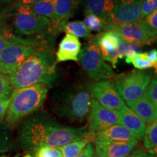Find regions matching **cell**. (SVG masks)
<instances>
[{
	"label": "cell",
	"instance_id": "obj_42",
	"mask_svg": "<svg viewBox=\"0 0 157 157\" xmlns=\"http://www.w3.org/2000/svg\"><path fill=\"white\" fill-rule=\"evenodd\" d=\"M19 156H20V154H17V155H15V156H13V157H19ZM0 157H9V156H1Z\"/></svg>",
	"mask_w": 157,
	"mask_h": 157
},
{
	"label": "cell",
	"instance_id": "obj_19",
	"mask_svg": "<svg viewBox=\"0 0 157 157\" xmlns=\"http://www.w3.org/2000/svg\"><path fill=\"white\" fill-rule=\"evenodd\" d=\"M126 105L146 123L156 120L157 109L143 95L135 101L126 102Z\"/></svg>",
	"mask_w": 157,
	"mask_h": 157
},
{
	"label": "cell",
	"instance_id": "obj_4",
	"mask_svg": "<svg viewBox=\"0 0 157 157\" xmlns=\"http://www.w3.org/2000/svg\"><path fill=\"white\" fill-rule=\"evenodd\" d=\"M48 90L49 87L44 84L13 90L4 122L11 129L16 127L24 118L36 112L42 106Z\"/></svg>",
	"mask_w": 157,
	"mask_h": 157
},
{
	"label": "cell",
	"instance_id": "obj_8",
	"mask_svg": "<svg viewBox=\"0 0 157 157\" xmlns=\"http://www.w3.org/2000/svg\"><path fill=\"white\" fill-rule=\"evenodd\" d=\"M151 79V75L144 71L133 70L128 74L118 75L111 83L124 101L138 99Z\"/></svg>",
	"mask_w": 157,
	"mask_h": 157
},
{
	"label": "cell",
	"instance_id": "obj_6",
	"mask_svg": "<svg viewBox=\"0 0 157 157\" xmlns=\"http://www.w3.org/2000/svg\"><path fill=\"white\" fill-rule=\"evenodd\" d=\"M10 21L11 32L21 36L42 34L52 28L50 19L34 15L29 5L15 7L13 5Z\"/></svg>",
	"mask_w": 157,
	"mask_h": 157
},
{
	"label": "cell",
	"instance_id": "obj_29",
	"mask_svg": "<svg viewBox=\"0 0 157 157\" xmlns=\"http://www.w3.org/2000/svg\"><path fill=\"white\" fill-rule=\"evenodd\" d=\"M13 91L9 76L0 74V101L9 100Z\"/></svg>",
	"mask_w": 157,
	"mask_h": 157
},
{
	"label": "cell",
	"instance_id": "obj_38",
	"mask_svg": "<svg viewBox=\"0 0 157 157\" xmlns=\"http://www.w3.org/2000/svg\"><path fill=\"white\" fill-rule=\"evenodd\" d=\"M9 105V100L7 101H0V121H2L5 117Z\"/></svg>",
	"mask_w": 157,
	"mask_h": 157
},
{
	"label": "cell",
	"instance_id": "obj_39",
	"mask_svg": "<svg viewBox=\"0 0 157 157\" xmlns=\"http://www.w3.org/2000/svg\"><path fill=\"white\" fill-rule=\"evenodd\" d=\"M128 157H152L148 152L143 149H137L134 151Z\"/></svg>",
	"mask_w": 157,
	"mask_h": 157
},
{
	"label": "cell",
	"instance_id": "obj_12",
	"mask_svg": "<svg viewBox=\"0 0 157 157\" xmlns=\"http://www.w3.org/2000/svg\"><path fill=\"white\" fill-rule=\"evenodd\" d=\"M142 0H117L113 13L103 20L104 25L135 23L140 20Z\"/></svg>",
	"mask_w": 157,
	"mask_h": 157
},
{
	"label": "cell",
	"instance_id": "obj_31",
	"mask_svg": "<svg viewBox=\"0 0 157 157\" xmlns=\"http://www.w3.org/2000/svg\"><path fill=\"white\" fill-rule=\"evenodd\" d=\"M13 5L0 7V31L10 30V18Z\"/></svg>",
	"mask_w": 157,
	"mask_h": 157
},
{
	"label": "cell",
	"instance_id": "obj_34",
	"mask_svg": "<svg viewBox=\"0 0 157 157\" xmlns=\"http://www.w3.org/2000/svg\"><path fill=\"white\" fill-rule=\"evenodd\" d=\"M13 34L10 30L0 31V52L8 45Z\"/></svg>",
	"mask_w": 157,
	"mask_h": 157
},
{
	"label": "cell",
	"instance_id": "obj_15",
	"mask_svg": "<svg viewBox=\"0 0 157 157\" xmlns=\"http://www.w3.org/2000/svg\"><path fill=\"white\" fill-rule=\"evenodd\" d=\"M81 42L77 37L66 34L59 44L56 52L57 63L74 60L78 62V57L81 51Z\"/></svg>",
	"mask_w": 157,
	"mask_h": 157
},
{
	"label": "cell",
	"instance_id": "obj_40",
	"mask_svg": "<svg viewBox=\"0 0 157 157\" xmlns=\"http://www.w3.org/2000/svg\"><path fill=\"white\" fill-rule=\"evenodd\" d=\"M40 1H42V0H15L13 5L15 7L21 5H31Z\"/></svg>",
	"mask_w": 157,
	"mask_h": 157
},
{
	"label": "cell",
	"instance_id": "obj_32",
	"mask_svg": "<svg viewBox=\"0 0 157 157\" xmlns=\"http://www.w3.org/2000/svg\"><path fill=\"white\" fill-rule=\"evenodd\" d=\"M34 157H63V155L59 147H42L34 153Z\"/></svg>",
	"mask_w": 157,
	"mask_h": 157
},
{
	"label": "cell",
	"instance_id": "obj_11",
	"mask_svg": "<svg viewBox=\"0 0 157 157\" xmlns=\"http://www.w3.org/2000/svg\"><path fill=\"white\" fill-rule=\"evenodd\" d=\"M89 90L93 98L104 108L121 112L127 107L125 102L121 99L111 82L107 80L96 82L90 86Z\"/></svg>",
	"mask_w": 157,
	"mask_h": 157
},
{
	"label": "cell",
	"instance_id": "obj_41",
	"mask_svg": "<svg viewBox=\"0 0 157 157\" xmlns=\"http://www.w3.org/2000/svg\"><path fill=\"white\" fill-rule=\"evenodd\" d=\"M13 0H0V7H5V6L10 5V3Z\"/></svg>",
	"mask_w": 157,
	"mask_h": 157
},
{
	"label": "cell",
	"instance_id": "obj_36",
	"mask_svg": "<svg viewBox=\"0 0 157 157\" xmlns=\"http://www.w3.org/2000/svg\"><path fill=\"white\" fill-rule=\"evenodd\" d=\"M144 21L150 25L154 30L157 31V10H155L153 13L147 15L144 17Z\"/></svg>",
	"mask_w": 157,
	"mask_h": 157
},
{
	"label": "cell",
	"instance_id": "obj_16",
	"mask_svg": "<svg viewBox=\"0 0 157 157\" xmlns=\"http://www.w3.org/2000/svg\"><path fill=\"white\" fill-rule=\"evenodd\" d=\"M90 140L97 141L129 142L137 140L135 135L121 124H116L105 130L90 135Z\"/></svg>",
	"mask_w": 157,
	"mask_h": 157
},
{
	"label": "cell",
	"instance_id": "obj_20",
	"mask_svg": "<svg viewBox=\"0 0 157 157\" xmlns=\"http://www.w3.org/2000/svg\"><path fill=\"white\" fill-rule=\"evenodd\" d=\"M76 5L77 0H57L53 17L50 20L52 24L51 32H53L54 29L61 21L73 16Z\"/></svg>",
	"mask_w": 157,
	"mask_h": 157
},
{
	"label": "cell",
	"instance_id": "obj_3",
	"mask_svg": "<svg viewBox=\"0 0 157 157\" xmlns=\"http://www.w3.org/2000/svg\"><path fill=\"white\" fill-rule=\"evenodd\" d=\"M92 98L89 88L83 84H74L54 94L51 109L60 119L82 123L89 114Z\"/></svg>",
	"mask_w": 157,
	"mask_h": 157
},
{
	"label": "cell",
	"instance_id": "obj_7",
	"mask_svg": "<svg viewBox=\"0 0 157 157\" xmlns=\"http://www.w3.org/2000/svg\"><path fill=\"white\" fill-rule=\"evenodd\" d=\"M78 61L89 78L95 81H103L114 77L112 68L102 58L98 44L92 39L90 42L81 49Z\"/></svg>",
	"mask_w": 157,
	"mask_h": 157
},
{
	"label": "cell",
	"instance_id": "obj_33",
	"mask_svg": "<svg viewBox=\"0 0 157 157\" xmlns=\"http://www.w3.org/2000/svg\"><path fill=\"white\" fill-rule=\"evenodd\" d=\"M157 0H142L140 5V20L143 21L145 17L156 10Z\"/></svg>",
	"mask_w": 157,
	"mask_h": 157
},
{
	"label": "cell",
	"instance_id": "obj_24",
	"mask_svg": "<svg viewBox=\"0 0 157 157\" xmlns=\"http://www.w3.org/2000/svg\"><path fill=\"white\" fill-rule=\"evenodd\" d=\"M90 140V138L82 139L68 143L63 146L59 147V148L62 153L63 157H77Z\"/></svg>",
	"mask_w": 157,
	"mask_h": 157
},
{
	"label": "cell",
	"instance_id": "obj_30",
	"mask_svg": "<svg viewBox=\"0 0 157 157\" xmlns=\"http://www.w3.org/2000/svg\"><path fill=\"white\" fill-rule=\"evenodd\" d=\"M143 95L157 109V80L156 77L151 79Z\"/></svg>",
	"mask_w": 157,
	"mask_h": 157
},
{
	"label": "cell",
	"instance_id": "obj_14",
	"mask_svg": "<svg viewBox=\"0 0 157 157\" xmlns=\"http://www.w3.org/2000/svg\"><path fill=\"white\" fill-rule=\"evenodd\" d=\"M95 144L97 157H128L135 151L138 141H97Z\"/></svg>",
	"mask_w": 157,
	"mask_h": 157
},
{
	"label": "cell",
	"instance_id": "obj_17",
	"mask_svg": "<svg viewBox=\"0 0 157 157\" xmlns=\"http://www.w3.org/2000/svg\"><path fill=\"white\" fill-rule=\"evenodd\" d=\"M119 124L130 131L137 141L142 140L146 128V123L127 106L119 112Z\"/></svg>",
	"mask_w": 157,
	"mask_h": 157
},
{
	"label": "cell",
	"instance_id": "obj_13",
	"mask_svg": "<svg viewBox=\"0 0 157 157\" xmlns=\"http://www.w3.org/2000/svg\"><path fill=\"white\" fill-rule=\"evenodd\" d=\"M93 39L98 44L103 60L110 62L116 68L119 58L118 48L122 41L120 37L113 31H104L93 36Z\"/></svg>",
	"mask_w": 157,
	"mask_h": 157
},
{
	"label": "cell",
	"instance_id": "obj_21",
	"mask_svg": "<svg viewBox=\"0 0 157 157\" xmlns=\"http://www.w3.org/2000/svg\"><path fill=\"white\" fill-rule=\"evenodd\" d=\"M66 32L77 38H83L87 40H92L93 38L91 31L88 30L84 23L80 21L68 22V20L61 21L54 29L53 33Z\"/></svg>",
	"mask_w": 157,
	"mask_h": 157
},
{
	"label": "cell",
	"instance_id": "obj_18",
	"mask_svg": "<svg viewBox=\"0 0 157 157\" xmlns=\"http://www.w3.org/2000/svg\"><path fill=\"white\" fill-rule=\"evenodd\" d=\"M117 0H79L85 15L93 14L105 20L114 10Z\"/></svg>",
	"mask_w": 157,
	"mask_h": 157
},
{
	"label": "cell",
	"instance_id": "obj_1",
	"mask_svg": "<svg viewBox=\"0 0 157 157\" xmlns=\"http://www.w3.org/2000/svg\"><path fill=\"white\" fill-rule=\"evenodd\" d=\"M85 138H90L87 127L63 124L46 112L37 111L20 121L15 145L34 154L42 147L58 148Z\"/></svg>",
	"mask_w": 157,
	"mask_h": 157
},
{
	"label": "cell",
	"instance_id": "obj_25",
	"mask_svg": "<svg viewBox=\"0 0 157 157\" xmlns=\"http://www.w3.org/2000/svg\"><path fill=\"white\" fill-rule=\"evenodd\" d=\"M13 145L12 129L7 124L0 121V154L9 150Z\"/></svg>",
	"mask_w": 157,
	"mask_h": 157
},
{
	"label": "cell",
	"instance_id": "obj_5",
	"mask_svg": "<svg viewBox=\"0 0 157 157\" xmlns=\"http://www.w3.org/2000/svg\"><path fill=\"white\" fill-rule=\"evenodd\" d=\"M49 44L42 36L24 38L13 34L8 45L0 52V74L10 76L31 55Z\"/></svg>",
	"mask_w": 157,
	"mask_h": 157
},
{
	"label": "cell",
	"instance_id": "obj_2",
	"mask_svg": "<svg viewBox=\"0 0 157 157\" xmlns=\"http://www.w3.org/2000/svg\"><path fill=\"white\" fill-rule=\"evenodd\" d=\"M56 57L50 44L41 48L25 60L9 76L15 89L30 87L37 84L52 85L57 80Z\"/></svg>",
	"mask_w": 157,
	"mask_h": 157
},
{
	"label": "cell",
	"instance_id": "obj_26",
	"mask_svg": "<svg viewBox=\"0 0 157 157\" xmlns=\"http://www.w3.org/2000/svg\"><path fill=\"white\" fill-rule=\"evenodd\" d=\"M127 63H132L135 68L139 70H144L151 68L147 52L135 53L132 56L125 59Z\"/></svg>",
	"mask_w": 157,
	"mask_h": 157
},
{
	"label": "cell",
	"instance_id": "obj_28",
	"mask_svg": "<svg viewBox=\"0 0 157 157\" xmlns=\"http://www.w3.org/2000/svg\"><path fill=\"white\" fill-rule=\"evenodd\" d=\"M83 23L86 28L90 31L101 32L104 27L103 20L93 14L85 15Z\"/></svg>",
	"mask_w": 157,
	"mask_h": 157
},
{
	"label": "cell",
	"instance_id": "obj_9",
	"mask_svg": "<svg viewBox=\"0 0 157 157\" xmlns=\"http://www.w3.org/2000/svg\"><path fill=\"white\" fill-rule=\"evenodd\" d=\"M115 32L122 41L143 45H151L156 40L157 31L153 29L145 21L135 23H121L104 25L103 31Z\"/></svg>",
	"mask_w": 157,
	"mask_h": 157
},
{
	"label": "cell",
	"instance_id": "obj_27",
	"mask_svg": "<svg viewBox=\"0 0 157 157\" xmlns=\"http://www.w3.org/2000/svg\"><path fill=\"white\" fill-rule=\"evenodd\" d=\"M141 50H142V46L140 44L121 41V44H119V48H118L119 58H128L129 57L132 56L135 53L142 52Z\"/></svg>",
	"mask_w": 157,
	"mask_h": 157
},
{
	"label": "cell",
	"instance_id": "obj_23",
	"mask_svg": "<svg viewBox=\"0 0 157 157\" xmlns=\"http://www.w3.org/2000/svg\"><path fill=\"white\" fill-rule=\"evenodd\" d=\"M143 146L149 152L156 151L157 146V121L156 120L149 122L146 125L143 135Z\"/></svg>",
	"mask_w": 157,
	"mask_h": 157
},
{
	"label": "cell",
	"instance_id": "obj_37",
	"mask_svg": "<svg viewBox=\"0 0 157 157\" xmlns=\"http://www.w3.org/2000/svg\"><path fill=\"white\" fill-rule=\"evenodd\" d=\"M148 54L149 60H150L151 64V68H154L156 69L157 67V51L156 49L151 50L149 52H147Z\"/></svg>",
	"mask_w": 157,
	"mask_h": 157
},
{
	"label": "cell",
	"instance_id": "obj_10",
	"mask_svg": "<svg viewBox=\"0 0 157 157\" xmlns=\"http://www.w3.org/2000/svg\"><path fill=\"white\" fill-rule=\"evenodd\" d=\"M119 112L104 108L95 99L92 98L91 107L87 117L88 133L92 135L119 124Z\"/></svg>",
	"mask_w": 157,
	"mask_h": 157
},
{
	"label": "cell",
	"instance_id": "obj_22",
	"mask_svg": "<svg viewBox=\"0 0 157 157\" xmlns=\"http://www.w3.org/2000/svg\"><path fill=\"white\" fill-rule=\"evenodd\" d=\"M56 1L57 0H42L29 6L34 15L48 17L51 20L55 13Z\"/></svg>",
	"mask_w": 157,
	"mask_h": 157
},
{
	"label": "cell",
	"instance_id": "obj_35",
	"mask_svg": "<svg viewBox=\"0 0 157 157\" xmlns=\"http://www.w3.org/2000/svg\"><path fill=\"white\" fill-rule=\"evenodd\" d=\"M77 157H96L95 147L93 146L91 141H90L86 145V146L84 147L83 151H82L81 154L78 155Z\"/></svg>",
	"mask_w": 157,
	"mask_h": 157
}]
</instances>
